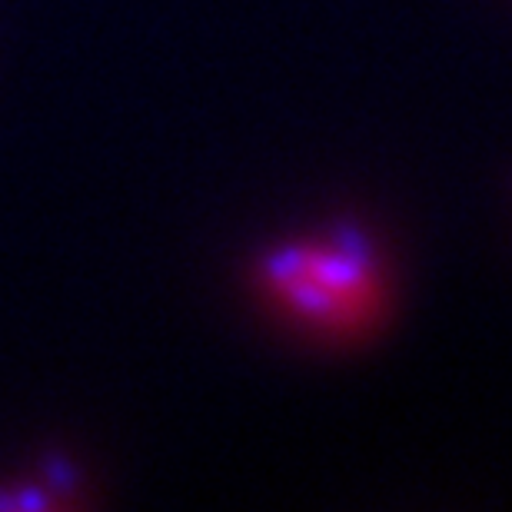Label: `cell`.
Listing matches in <instances>:
<instances>
[{"instance_id": "obj_1", "label": "cell", "mask_w": 512, "mask_h": 512, "mask_svg": "<svg viewBox=\"0 0 512 512\" xmlns=\"http://www.w3.org/2000/svg\"><path fill=\"white\" fill-rule=\"evenodd\" d=\"M253 283L276 320L326 346L370 340L393 313V273L380 243L350 223L266 247Z\"/></svg>"}, {"instance_id": "obj_2", "label": "cell", "mask_w": 512, "mask_h": 512, "mask_svg": "<svg viewBox=\"0 0 512 512\" xmlns=\"http://www.w3.org/2000/svg\"><path fill=\"white\" fill-rule=\"evenodd\" d=\"M47 473H50V486H54V489H70V486L77 483V473H74V469H70L60 456L50 459V463H47Z\"/></svg>"}]
</instances>
